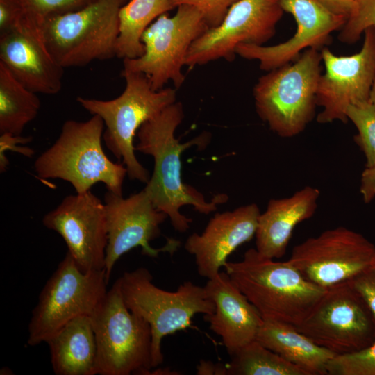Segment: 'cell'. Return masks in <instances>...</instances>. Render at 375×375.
I'll use <instances>...</instances> for the list:
<instances>
[{
	"label": "cell",
	"instance_id": "obj_15",
	"mask_svg": "<svg viewBox=\"0 0 375 375\" xmlns=\"http://www.w3.org/2000/svg\"><path fill=\"white\" fill-rule=\"evenodd\" d=\"M364 35L361 49L350 56H337L326 47L321 49L325 71L316 92V104L322 107L317 122L346 123L348 107L369 99L375 76V29H366Z\"/></svg>",
	"mask_w": 375,
	"mask_h": 375
},
{
	"label": "cell",
	"instance_id": "obj_31",
	"mask_svg": "<svg viewBox=\"0 0 375 375\" xmlns=\"http://www.w3.org/2000/svg\"><path fill=\"white\" fill-rule=\"evenodd\" d=\"M238 0H172L174 7L188 5L198 9L209 28L219 25L229 8Z\"/></svg>",
	"mask_w": 375,
	"mask_h": 375
},
{
	"label": "cell",
	"instance_id": "obj_30",
	"mask_svg": "<svg viewBox=\"0 0 375 375\" xmlns=\"http://www.w3.org/2000/svg\"><path fill=\"white\" fill-rule=\"evenodd\" d=\"M375 29V0H358L338 35L340 42H356L366 29Z\"/></svg>",
	"mask_w": 375,
	"mask_h": 375
},
{
	"label": "cell",
	"instance_id": "obj_32",
	"mask_svg": "<svg viewBox=\"0 0 375 375\" xmlns=\"http://www.w3.org/2000/svg\"><path fill=\"white\" fill-rule=\"evenodd\" d=\"M348 282L362 297L375 320V258L367 267Z\"/></svg>",
	"mask_w": 375,
	"mask_h": 375
},
{
	"label": "cell",
	"instance_id": "obj_21",
	"mask_svg": "<svg viewBox=\"0 0 375 375\" xmlns=\"http://www.w3.org/2000/svg\"><path fill=\"white\" fill-rule=\"evenodd\" d=\"M319 195L317 188L306 186L291 197L270 199L258 217L255 235L258 252L272 259L283 257L296 226L315 214Z\"/></svg>",
	"mask_w": 375,
	"mask_h": 375
},
{
	"label": "cell",
	"instance_id": "obj_38",
	"mask_svg": "<svg viewBox=\"0 0 375 375\" xmlns=\"http://www.w3.org/2000/svg\"><path fill=\"white\" fill-rule=\"evenodd\" d=\"M149 374H151V375H153V374H157V375H177V374H181V373H177V372L172 370L169 367L157 368V367H154V370L151 371V369H150L146 374V375H149Z\"/></svg>",
	"mask_w": 375,
	"mask_h": 375
},
{
	"label": "cell",
	"instance_id": "obj_10",
	"mask_svg": "<svg viewBox=\"0 0 375 375\" xmlns=\"http://www.w3.org/2000/svg\"><path fill=\"white\" fill-rule=\"evenodd\" d=\"M177 8L174 16L164 13L144 31L142 56L123 59V71L144 74L154 90L164 88L169 81L176 88L183 85L182 67L190 47L209 28L196 8L188 5Z\"/></svg>",
	"mask_w": 375,
	"mask_h": 375
},
{
	"label": "cell",
	"instance_id": "obj_39",
	"mask_svg": "<svg viewBox=\"0 0 375 375\" xmlns=\"http://www.w3.org/2000/svg\"><path fill=\"white\" fill-rule=\"evenodd\" d=\"M368 100L375 108V76L371 87Z\"/></svg>",
	"mask_w": 375,
	"mask_h": 375
},
{
	"label": "cell",
	"instance_id": "obj_9",
	"mask_svg": "<svg viewBox=\"0 0 375 375\" xmlns=\"http://www.w3.org/2000/svg\"><path fill=\"white\" fill-rule=\"evenodd\" d=\"M105 270L84 272L67 253L42 288L32 311L27 343L47 341L72 319L91 316L105 297Z\"/></svg>",
	"mask_w": 375,
	"mask_h": 375
},
{
	"label": "cell",
	"instance_id": "obj_2",
	"mask_svg": "<svg viewBox=\"0 0 375 375\" xmlns=\"http://www.w3.org/2000/svg\"><path fill=\"white\" fill-rule=\"evenodd\" d=\"M231 281L256 308L263 320L297 326L326 289L306 279L288 260L275 261L251 248L224 267Z\"/></svg>",
	"mask_w": 375,
	"mask_h": 375
},
{
	"label": "cell",
	"instance_id": "obj_19",
	"mask_svg": "<svg viewBox=\"0 0 375 375\" xmlns=\"http://www.w3.org/2000/svg\"><path fill=\"white\" fill-rule=\"evenodd\" d=\"M260 215L256 203L217 212L201 234L190 235L184 248L194 256L198 274L208 279L217 276L228 257L255 236Z\"/></svg>",
	"mask_w": 375,
	"mask_h": 375
},
{
	"label": "cell",
	"instance_id": "obj_33",
	"mask_svg": "<svg viewBox=\"0 0 375 375\" xmlns=\"http://www.w3.org/2000/svg\"><path fill=\"white\" fill-rule=\"evenodd\" d=\"M32 140V137H23L8 133L0 135V172H6L9 166V160L6 156L7 151H14L26 157H32L34 151L28 147L18 146V144H27Z\"/></svg>",
	"mask_w": 375,
	"mask_h": 375
},
{
	"label": "cell",
	"instance_id": "obj_34",
	"mask_svg": "<svg viewBox=\"0 0 375 375\" xmlns=\"http://www.w3.org/2000/svg\"><path fill=\"white\" fill-rule=\"evenodd\" d=\"M24 17L19 0H0V34L16 28Z\"/></svg>",
	"mask_w": 375,
	"mask_h": 375
},
{
	"label": "cell",
	"instance_id": "obj_29",
	"mask_svg": "<svg viewBox=\"0 0 375 375\" xmlns=\"http://www.w3.org/2000/svg\"><path fill=\"white\" fill-rule=\"evenodd\" d=\"M26 17L42 27L51 17L80 10L97 0H19Z\"/></svg>",
	"mask_w": 375,
	"mask_h": 375
},
{
	"label": "cell",
	"instance_id": "obj_35",
	"mask_svg": "<svg viewBox=\"0 0 375 375\" xmlns=\"http://www.w3.org/2000/svg\"><path fill=\"white\" fill-rule=\"evenodd\" d=\"M360 191L365 203L375 197V165L365 167L361 174Z\"/></svg>",
	"mask_w": 375,
	"mask_h": 375
},
{
	"label": "cell",
	"instance_id": "obj_3",
	"mask_svg": "<svg viewBox=\"0 0 375 375\" xmlns=\"http://www.w3.org/2000/svg\"><path fill=\"white\" fill-rule=\"evenodd\" d=\"M104 126L97 115L85 122H65L56 142L35 161L37 176L67 181L78 194L103 183L108 191L122 194L127 169L123 164L110 160L103 151Z\"/></svg>",
	"mask_w": 375,
	"mask_h": 375
},
{
	"label": "cell",
	"instance_id": "obj_40",
	"mask_svg": "<svg viewBox=\"0 0 375 375\" xmlns=\"http://www.w3.org/2000/svg\"><path fill=\"white\" fill-rule=\"evenodd\" d=\"M352 1H355V2H356V1H358V0H352Z\"/></svg>",
	"mask_w": 375,
	"mask_h": 375
},
{
	"label": "cell",
	"instance_id": "obj_28",
	"mask_svg": "<svg viewBox=\"0 0 375 375\" xmlns=\"http://www.w3.org/2000/svg\"><path fill=\"white\" fill-rule=\"evenodd\" d=\"M326 372L327 375H375V342L360 351L335 356Z\"/></svg>",
	"mask_w": 375,
	"mask_h": 375
},
{
	"label": "cell",
	"instance_id": "obj_7",
	"mask_svg": "<svg viewBox=\"0 0 375 375\" xmlns=\"http://www.w3.org/2000/svg\"><path fill=\"white\" fill-rule=\"evenodd\" d=\"M125 0H97L74 12L47 19L46 47L63 68L85 66L117 56L119 12Z\"/></svg>",
	"mask_w": 375,
	"mask_h": 375
},
{
	"label": "cell",
	"instance_id": "obj_20",
	"mask_svg": "<svg viewBox=\"0 0 375 375\" xmlns=\"http://www.w3.org/2000/svg\"><path fill=\"white\" fill-rule=\"evenodd\" d=\"M204 288L215 304L214 312L204 315V319L221 338L229 355L256 340L264 320L227 273L220 272L208 279Z\"/></svg>",
	"mask_w": 375,
	"mask_h": 375
},
{
	"label": "cell",
	"instance_id": "obj_11",
	"mask_svg": "<svg viewBox=\"0 0 375 375\" xmlns=\"http://www.w3.org/2000/svg\"><path fill=\"white\" fill-rule=\"evenodd\" d=\"M335 356L375 342V320L365 301L349 282L326 289L306 318L294 326Z\"/></svg>",
	"mask_w": 375,
	"mask_h": 375
},
{
	"label": "cell",
	"instance_id": "obj_6",
	"mask_svg": "<svg viewBox=\"0 0 375 375\" xmlns=\"http://www.w3.org/2000/svg\"><path fill=\"white\" fill-rule=\"evenodd\" d=\"M119 279L126 307L151 326L153 368L163 362L164 337L190 327L196 314L209 315L215 310L204 287L191 281L181 284L175 292L166 291L153 283L151 274L143 267L125 272Z\"/></svg>",
	"mask_w": 375,
	"mask_h": 375
},
{
	"label": "cell",
	"instance_id": "obj_27",
	"mask_svg": "<svg viewBox=\"0 0 375 375\" xmlns=\"http://www.w3.org/2000/svg\"><path fill=\"white\" fill-rule=\"evenodd\" d=\"M348 120L358 131L355 141L365 154V167L375 165V108L369 100L351 105L347 110Z\"/></svg>",
	"mask_w": 375,
	"mask_h": 375
},
{
	"label": "cell",
	"instance_id": "obj_4",
	"mask_svg": "<svg viewBox=\"0 0 375 375\" xmlns=\"http://www.w3.org/2000/svg\"><path fill=\"white\" fill-rule=\"evenodd\" d=\"M122 76L126 85L119 97L110 100L78 97L76 101L103 119L105 144L118 160H122L129 178L147 183L149 173L135 155L133 139L144 122L176 101V92L170 88L154 90L142 73L122 70Z\"/></svg>",
	"mask_w": 375,
	"mask_h": 375
},
{
	"label": "cell",
	"instance_id": "obj_16",
	"mask_svg": "<svg viewBox=\"0 0 375 375\" xmlns=\"http://www.w3.org/2000/svg\"><path fill=\"white\" fill-rule=\"evenodd\" d=\"M42 224L62 238L67 253L81 271L104 269L108 242L105 206L90 190L65 197L44 216Z\"/></svg>",
	"mask_w": 375,
	"mask_h": 375
},
{
	"label": "cell",
	"instance_id": "obj_8",
	"mask_svg": "<svg viewBox=\"0 0 375 375\" xmlns=\"http://www.w3.org/2000/svg\"><path fill=\"white\" fill-rule=\"evenodd\" d=\"M100 375H146L152 367L149 324L126 306L118 278L90 316Z\"/></svg>",
	"mask_w": 375,
	"mask_h": 375
},
{
	"label": "cell",
	"instance_id": "obj_23",
	"mask_svg": "<svg viewBox=\"0 0 375 375\" xmlns=\"http://www.w3.org/2000/svg\"><path fill=\"white\" fill-rule=\"evenodd\" d=\"M256 340L309 375H326L327 364L335 356L294 326L275 321L264 320Z\"/></svg>",
	"mask_w": 375,
	"mask_h": 375
},
{
	"label": "cell",
	"instance_id": "obj_24",
	"mask_svg": "<svg viewBox=\"0 0 375 375\" xmlns=\"http://www.w3.org/2000/svg\"><path fill=\"white\" fill-rule=\"evenodd\" d=\"M174 8L172 0H129L123 5L119 12L116 56L124 59L142 56L143 33L154 19Z\"/></svg>",
	"mask_w": 375,
	"mask_h": 375
},
{
	"label": "cell",
	"instance_id": "obj_26",
	"mask_svg": "<svg viewBox=\"0 0 375 375\" xmlns=\"http://www.w3.org/2000/svg\"><path fill=\"white\" fill-rule=\"evenodd\" d=\"M226 364L227 375H309L254 340L236 351Z\"/></svg>",
	"mask_w": 375,
	"mask_h": 375
},
{
	"label": "cell",
	"instance_id": "obj_1",
	"mask_svg": "<svg viewBox=\"0 0 375 375\" xmlns=\"http://www.w3.org/2000/svg\"><path fill=\"white\" fill-rule=\"evenodd\" d=\"M183 117V105L176 101L141 126L135 146V151L151 156L154 160L153 174L144 190L155 207L167 215L174 228L180 233L187 231L192 222L180 212L181 207L190 205L197 212L208 215L228 199L226 194H219L208 202L200 192L182 181V153L192 146L206 148L210 138L208 133H203L180 143L175 131Z\"/></svg>",
	"mask_w": 375,
	"mask_h": 375
},
{
	"label": "cell",
	"instance_id": "obj_22",
	"mask_svg": "<svg viewBox=\"0 0 375 375\" xmlns=\"http://www.w3.org/2000/svg\"><path fill=\"white\" fill-rule=\"evenodd\" d=\"M53 371L56 375H95L97 342L91 317H77L47 341Z\"/></svg>",
	"mask_w": 375,
	"mask_h": 375
},
{
	"label": "cell",
	"instance_id": "obj_36",
	"mask_svg": "<svg viewBox=\"0 0 375 375\" xmlns=\"http://www.w3.org/2000/svg\"><path fill=\"white\" fill-rule=\"evenodd\" d=\"M333 12L348 18L351 14L355 1L352 0H317Z\"/></svg>",
	"mask_w": 375,
	"mask_h": 375
},
{
	"label": "cell",
	"instance_id": "obj_17",
	"mask_svg": "<svg viewBox=\"0 0 375 375\" xmlns=\"http://www.w3.org/2000/svg\"><path fill=\"white\" fill-rule=\"evenodd\" d=\"M284 12L297 22L294 35L282 43L263 46L242 43L236 53L247 60L258 61L262 70L271 71L296 60L309 48L319 49L329 42L331 34L341 29L347 18L335 14L317 0H280Z\"/></svg>",
	"mask_w": 375,
	"mask_h": 375
},
{
	"label": "cell",
	"instance_id": "obj_25",
	"mask_svg": "<svg viewBox=\"0 0 375 375\" xmlns=\"http://www.w3.org/2000/svg\"><path fill=\"white\" fill-rule=\"evenodd\" d=\"M40 108L36 93L22 84L0 62V133L20 135L36 117Z\"/></svg>",
	"mask_w": 375,
	"mask_h": 375
},
{
	"label": "cell",
	"instance_id": "obj_14",
	"mask_svg": "<svg viewBox=\"0 0 375 375\" xmlns=\"http://www.w3.org/2000/svg\"><path fill=\"white\" fill-rule=\"evenodd\" d=\"M107 229L105 274L108 282L118 259L135 247H140L144 256L156 258L161 252L172 254L180 242L168 239L161 248L151 247L150 242L160 235V225L168 217L158 210L144 190L126 198L108 191L104 195Z\"/></svg>",
	"mask_w": 375,
	"mask_h": 375
},
{
	"label": "cell",
	"instance_id": "obj_5",
	"mask_svg": "<svg viewBox=\"0 0 375 375\" xmlns=\"http://www.w3.org/2000/svg\"><path fill=\"white\" fill-rule=\"evenodd\" d=\"M320 51L306 49L294 61L269 71L253 87L256 112L281 138L301 133L315 116Z\"/></svg>",
	"mask_w": 375,
	"mask_h": 375
},
{
	"label": "cell",
	"instance_id": "obj_13",
	"mask_svg": "<svg viewBox=\"0 0 375 375\" xmlns=\"http://www.w3.org/2000/svg\"><path fill=\"white\" fill-rule=\"evenodd\" d=\"M283 12L280 0L237 1L219 25L193 42L185 65L192 67L221 58L232 61L239 44L262 45L275 34Z\"/></svg>",
	"mask_w": 375,
	"mask_h": 375
},
{
	"label": "cell",
	"instance_id": "obj_18",
	"mask_svg": "<svg viewBox=\"0 0 375 375\" xmlns=\"http://www.w3.org/2000/svg\"><path fill=\"white\" fill-rule=\"evenodd\" d=\"M0 62L35 93L56 94L61 90L64 68L48 51L41 26L26 16L16 28L0 34Z\"/></svg>",
	"mask_w": 375,
	"mask_h": 375
},
{
	"label": "cell",
	"instance_id": "obj_37",
	"mask_svg": "<svg viewBox=\"0 0 375 375\" xmlns=\"http://www.w3.org/2000/svg\"><path fill=\"white\" fill-rule=\"evenodd\" d=\"M198 375H227L226 365L215 363L210 360H202L197 366Z\"/></svg>",
	"mask_w": 375,
	"mask_h": 375
},
{
	"label": "cell",
	"instance_id": "obj_12",
	"mask_svg": "<svg viewBox=\"0 0 375 375\" xmlns=\"http://www.w3.org/2000/svg\"><path fill=\"white\" fill-rule=\"evenodd\" d=\"M375 258V245L362 234L338 226L296 245L288 260L308 281L324 289L348 282Z\"/></svg>",
	"mask_w": 375,
	"mask_h": 375
}]
</instances>
